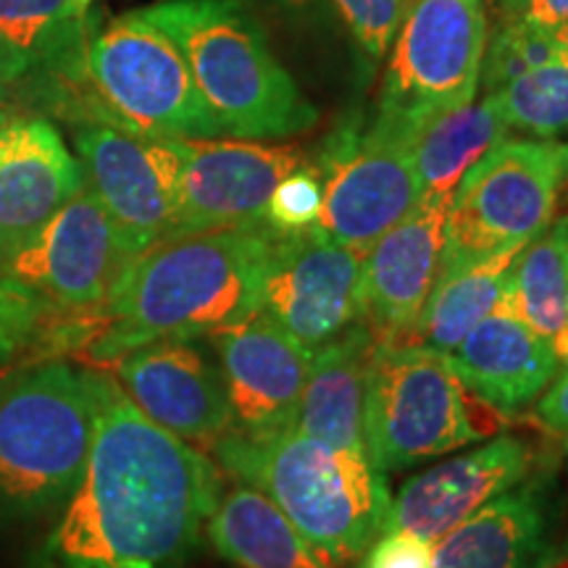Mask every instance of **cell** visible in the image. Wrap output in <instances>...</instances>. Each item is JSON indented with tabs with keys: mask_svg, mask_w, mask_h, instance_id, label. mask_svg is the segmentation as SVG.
<instances>
[{
	"mask_svg": "<svg viewBox=\"0 0 568 568\" xmlns=\"http://www.w3.org/2000/svg\"><path fill=\"white\" fill-rule=\"evenodd\" d=\"M516 253H497L471 266L439 274L408 343L432 347L443 355L450 353L481 318L503 305Z\"/></svg>",
	"mask_w": 568,
	"mask_h": 568,
	"instance_id": "obj_25",
	"label": "cell"
},
{
	"mask_svg": "<svg viewBox=\"0 0 568 568\" xmlns=\"http://www.w3.org/2000/svg\"><path fill=\"white\" fill-rule=\"evenodd\" d=\"M503 19H518L535 30L556 34L568 24V0H516Z\"/></svg>",
	"mask_w": 568,
	"mask_h": 568,
	"instance_id": "obj_35",
	"label": "cell"
},
{
	"mask_svg": "<svg viewBox=\"0 0 568 568\" xmlns=\"http://www.w3.org/2000/svg\"><path fill=\"white\" fill-rule=\"evenodd\" d=\"M535 422L568 439V364H560L550 385L535 400Z\"/></svg>",
	"mask_w": 568,
	"mask_h": 568,
	"instance_id": "obj_34",
	"label": "cell"
},
{
	"mask_svg": "<svg viewBox=\"0 0 568 568\" xmlns=\"http://www.w3.org/2000/svg\"><path fill=\"white\" fill-rule=\"evenodd\" d=\"M566 460H568V447H566Z\"/></svg>",
	"mask_w": 568,
	"mask_h": 568,
	"instance_id": "obj_43",
	"label": "cell"
},
{
	"mask_svg": "<svg viewBox=\"0 0 568 568\" xmlns=\"http://www.w3.org/2000/svg\"><path fill=\"white\" fill-rule=\"evenodd\" d=\"M500 308L542 337L560 364H568V272L552 224L516 253Z\"/></svg>",
	"mask_w": 568,
	"mask_h": 568,
	"instance_id": "obj_27",
	"label": "cell"
},
{
	"mask_svg": "<svg viewBox=\"0 0 568 568\" xmlns=\"http://www.w3.org/2000/svg\"><path fill=\"white\" fill-rule=\"evenodd\" d=\"M508 130L539 140L568 134V42L558 53L493 92Z\"/></svg>",
	"mask_w": 568,
	"mask_h": 568,
	"instance_id": "obj_29",
	"label": "cell"
},
{
	"mask_svg": "<svg viewBox=\"0 0 568 568\" xmlns=\"http://www.w3.org/2000/svg\"><path fill=\"white\" fill-rule=\"evenodd\" d=\"M82 166L61 132L42 116L0 126V266L77 195Z\"/></svg>",
	"mask_w": 568,
	"mask_h": 568,
	"instance_id": "obj_19",
	"label": "cell"
},
{
	"mask_svg": "<svg viewBox=\"0 0 568 568\" xmlns=\"http://www.w3.org/2000/svg\"><path fill=\"white\" fill-rule=\"evenodd\" d=\"M95 424L82 479L34 568H184L222 497V471L90 368Z\"/></svg>",
	"mask_w": 568,
	"mask_h": 568,
	"instance_id": "obj_1",
	"label": "cell"
},
{
	"mask_svg": "<svg viewBox=\"0 0 568 568\" xmlns=\"http://www.w3.org/2000/svg\"><path fill=\"white\" fill-rule=\"evenodd\" d=\"M385 71L379 113L416 134L477 98L487 48V0H416Z\"/></svg>",
	"mask_w": 568,
	"mask_h": 568,
	"instance_id": "obj_9",
	"label": "cell"
},
{
	"mask_svg": "<svg viewBox=\"0 0 568 568\" xmlns=\"http://www.w3.org/2000/svg\"><path fill=\"white\" fill-rule=\"evenodd\" d=\"M361 568H435V542L410 531H382L361 556Z\"/></svg>",
	"mask_w": 568,
	"mask_h": 568,
	"instance_id": "obj_33",
	"label": "cell"
},
{
	"mask_svg": "<svg viewBox=\"0 0 568 568\" xmlns=\"http://www.w3.org/2000/svg\"><path fill=\"white\" fill-rule=\"evenodd\" d=\"M130 258L101 201L82 184L51 222L0 266V276L32 290L53 308L77 314L105 301Z\"/></svg>",
	"mask_w": 568,
	"mask_h": 568,
	"instance_id": "obj_13",
	"label": "cell"
},
{
	"mask_svg": "<svg viewBox=\"0 0 568 568\" xmlns=\"http://www.w3.org/2000/svg\"><path fill=\"white\" fill-rule=\"evenodd\" d=\"M211 450L230 477L266 495L332 564H353L385 531L393 495L366 456L297 429H232Z\"/></svg>",
	"mask_w": 568,
	"mask_h": 568,
	"instance_id": "obj_3",
	"label": "cell"
},
{
	"mask_svg": "<svg viewBox=\"0 0 568 568\" xmlns=\"http://www.w3.org/2000/svg\"><path fill=\"white\" fill-rule=\"evenodd\" d=\"M361 261L364 253L318 226L274 232L261 276V311L314 353L364 316Z\"/></svg>",
	"mask_w": 568,
	"mask_h": 568,
	"instance_id": "obj_12",
	"label": "cell"
},
{
	"mask_svg": "<svg viewBox=\"0 0 568 568\" xmlns=\"http://www.w3.org/2000/svg\"><path fill=\"white\" fill-rule=\"evenodd\" d=\"M274 232L255 222L172 234L132 255L105 301L92 308L95 335L82 358L111 366L134 347L211 337L258 314Z\"/></svg>",
	"mask_w": 568,
	"mask_h": 568,
	"instance_id": "obj_2",
	"label": "cell"
},
{
	"mask_svg": "<svg viewBox=\"0 0 568 568\" xmlns=\"http://www.w3.org/2000/svg\"><path fill=\"white\" fill-rule=\"evenodd\" d=\"M92 424L90 368L55 358L0 376V518L32 521L69 500Z\"/></svg>",
	"mask_w": 568,
	"mask_h": 568,
	"instance_id": "obj_5",
	"label": "cell"
},
{
	"mask_svg": "<svg viewBox=\"0 0 568 568\" xmlns=\"http://www.w3.org/2000/svg\"><path fill=\"white\" fill-rule=\"evenodd\" d=\"M174 232L193 234L264 222L268 197L290 172L308 161L297 145L261 140H176Z\"/></svg>",
	"mask_w": 568,
	"mask_h": 568,
	"instance_id": "obj_14",
	"label": "cell"
},
{
	"mask_svg": "<svg viewBox=\"0 0 568 568\" xmlns=\"http://www.w3.org/2000/svg\"><path fill=\"white\" fill-rule=\"evenodd\" d=\"M324 205V182L311 161L276 184L268 197L264 222L276 232H301L318 222Z\"/></svg>",
	"mask_w": 568,
	"mask_h": 568,
	"instance_id": "obj_31",
	"label": "cell"
},
{
	"mask_svg": "<svg viewBox=\"0 0 568 568\" xmlns=\"http://www.w3.org/2000/svg\"><path fill=\"white\" fill-rule=\"evenodd\" d=\"M372 351V332L358 322L311 353L295 418L297 432L355 456H366L364 403Z\"/></svg>",
	"mask_w": 568,
	"mask_h": 568,
	"instance_id": "obj_23",
	"label": "cell"
},
{
	"mask_svg": "<svg viewBox=\"0 0 568 568\" xmlns=\"http://www.w3.org/2000/svg\"><path fill=\"white\" fill-rule=\"evenodd\" d=\"M514 3H516V0H497V6H500L503 13H508L510 9H514Z\"/></svg>",
	"mask_w": 568,
	"mask_h": 568,
	"instance_id": "obj_40",
	"label": "cell"
},
{
	"mask_svg": "<svg viewBox=\"0 0 568 568\" xmlns=\"http://www.w3.org/2000/svg\"><path fill=\"white\" fill-rule=\"evenodd\" d=\"M506 418L458 379L443 353L416 343H374L364 447L379 474L489 439Z\"/></svg>",
	"mask_w": 568,
	"mask_h": 568,
	"instance_id": "obj_6",
	"label": "cell"
},
{
	"mask_svg": "<svg viewBox=\"0 0 568 568\" xmlns=\"http://www.w3.org/2000/svg\"><path fill=\"white\" fill-rule=\"evenodd\" d=\"M234 429L245 435L295 429L311 351L264 311L211 335Z\"/></svg>",
	"mask_w": 568,
	"mask_h": 568,
	"instance_id": "obj_17",
	"label": "cell"
},
{
	"mask_svg": "<svg viewBox=\"0 0 568 568\" xmlns=\"http://www.w3.org/2000/svg\"><path fill=\"white\" fill-rule=\"evenodd\" d=\"M84 184L101 201L126 253L172 237L180 180L176 140H153L105 122L71 124Z\"/></svg>",
	"mask_w": 568,
	"mask_h": 568,
	"instance_id": "obj_11",
	"label": "cell"
},
{
	"mask_svg": "<svg viewBox=\"0 0 568 568\" xmlns=\"http://www.w3.org/2000/svg\"><path fill=\"white\" fill-rule=\"evenodd\" d=\"M560 40L556 34L535 30L518 19H503L493 40H487L485 61H481L479 84L485 92L500 90L516 77L527 74L558 53Z\"/></svg>",
	"mask_w": 568,
	"mask_h": 568,
	"instance_id": "obj_30",
	"label": "cell"
},
{
	"mask_svg": "<svg viewBox=\"0 0 568 568\" xmlns=\"http://www.w3.org/2000/svg\"><path fill=\"white\" fill-rule=\"evenodd\" d=\"M284 6H290V9H305V6H311L314 0H282Z\"/></svg>",
	"mask_w": 568,
	"mask_h": 568,
	"instance_id": "obj_38",
	"label": "cell"
},
{
	"mask_svg": "<svg viewBox=\"0 0 568 568\" xmlns=\"http://www.w3.org/2000/svg\"><path fill=\"white\" fill-rule=\"evenodd\" d=\"M568 187V142L506 138L458 182L447 205L439 274L521 251L552 224Z\"/></svg>",
	"mask_w": 568,
	"mask_h": 568,
	"instance_id": "obj_7",
	"label": "cell"
},
{
	"mask_svg": "<svg viewBox=\"0 0 568 568\" xmlns=\"http://www.w3.org/2000/svg\"><path fill=\"white\" fill-rule=\"evenodd\" d=\"M556 38H558L560 42H568V24L564 27V30H558V32H556Z\"/></svg>",
	"mask_w": 568,
	"mask_h": 568,
	"instance_id": "obj_41",
	"label": "cell"
},
{
	"mask_svg": "<svg viewBox=\"0 0 568 568\" xmlns=\"http://www.w3.org/2000/svg\"><path fill=\"white\" fill-rule=\"evenodd\" d=\"M6 122V105H3V95H0V126Z\"/></svg>",
	"mask_w": 568,
	"mask_h": 568,
	"instance_id": "obj_42",
	"label": "cell"
},
{
	"mask_svg": "<svg viewBox=\"0 0 568 568\" xmlns=\"http://www.w3.org/2000/svg\"><path fill=\"white\" fill-rule=\"evenodd\" d=\"M445 358L458 379L503 416L529 408L560 368L550 345L503 308L481 318Z\"/></svg>",
	"mask_w": 568,
	"mask_h": 568,
	"instance_id": "obj_21",
	"label": "cell"
},
{
	"mask_svg": "<svg viewBox=\"0 0 568 568\" xmlns=\"http://www.w3.org/2000/svg\"><path fill=\"white\" fill-rule=\"evenodd\" d=\"M205 535L234 568H343L322 556L266 495L245 485L222 493Z\"/></svg>",
	"mask_w": 568,
	"mask_h": 568,
	"instance_id": "obj_24",
	"label": "cell"
},
{
	"mask_svg": "<svg viewBox=\"0 0 568 568\" xmlns=\"http://www.w3.org/2000/svg\"><path fill=\"white\" fill-rule=\"evenodd\" d=\"M558 514L545 479L529 477L435 542V568H552Z\"/></svg>",
	"mask_w": 568,
	"mask_h": 568,
	"instance_id": "obj_20",
	"label": "cell"
},
{
	"mask_svg": "<svg viewBox=\"0 0 568 568\" xmlns=\"http://www.w3.org/2000/svg\"><path fill=\"white\" fill-rule=\"evenodd\" d=\"M552 230H556L558 240H560V247H564V258H566V272H568V213L566 216H560L558 222H552Z\"/></svg>",
	"mask_w": 568,
	"mask_h": 568,
	"instance_id": "obj_36",
	"label": "cell"
},
{
	"mask_svg": "<svg viewBox=\"0 0 568 568\" xmlns=\"http://www.w3.org/2000/svg\"><path fill=\"white\" fill-rule=\"evenodd\" d=\"M535 468L527 439L500 435L464 456L410 477L389 503L385 531H410L437 542L474 510L524 481Z\"/></svg>",
	"mask_w": 568,
	"mask_h": 568,
	"instance_id": "obj_18",
	"label": "cell"
},
{
	"mask_svg": "<svg viewBox=\"0 0 568 568\" xmlns=\"http://www.w3.org/2000/svg\"><path fill=\"white\" fill-rule=\"evenodd\" d=\"M552 568H568V542L564 545V550H560V556Z\"/></svg>",
	"mask_w": 568,
	"mask_h": 568,
	"instance_id": "obj_37",
	"label": "cell"
},
{
	"mask_svg": "<svg viewBox=\"0 0 568 568\" xmlns=\"http://www.w3.org/2000/svg\"><path fill=\"white\" fill-rule=\"evenodd\" d=\"M111 366L134 406L184 443L211 450L234 429L222 372L193 339L148 343Z\"/></svg>",
	"mask_w": 568,
	"mask_h": 568,
	"instance_id": "obj_15",
	"label": "cell"
},
{
	"mask_svg": "<svg viewBox=\"0 0 568 568\" xmlns=\"http://www.w3.org/2000/svg\"><path fill=\"white\" fill-rule=\"evenodd\" d=\"M508 132L493 92H485L479 103L471 101L426 124L414 151L422 195L456 193L468 169L506 140Z\"/></svg>",
	"mask_w": 568,
	"mask_h": 568,
	"instance_id": "obj_26",
	"label": "cell"
},
{
	"mask_svg": "<svg viewBox=\"0 0 568 568\" xmlns=\"http://www.w3.org/2000/svg\"><path fill=\"white\" fill-rule=\"evenodd\" d=\"M416 140L414 130L385 113H376L368 126L355 122L332 132L311 161L324 182V205L314 226L361 253L393 230L422 197Z\"/></svg>",
	"mask_w": 568,
	"mask_h": 568,
	"instance_id": "obj_10",
	"label": "cell"
},
{
	"mask_svg": "<svg viewBox=\"0 0 568 568\" xmlns=\"http://www.w3.org/2000/svg\"><path fill=\"white\" fill-rule=\"evenodd\" d=\"M90 3H92V0H74L77 11H80V13H88V9H90Z\"/></svg>",
	"mask_w": 568,
	"mask_h": 568,
	"instance_id": "obj_39",
	"label": "cell"
},
{
	"mask_svg": "<svg viewBox=\"0 0 568 568\" xmlns=\"http://www.w3.org/2000/svg\"><path fill=\"white\" fill-rule=\"evenodd\" d=\"M90 343L84 311L53 308L32 290L0 276V366L82 355Z\"/></svg>",
	"mask_w": 568,
	"mask_h": 568,
	"instance_id": "obj_28",
	"label": "cell"
},
{
	"mask_svg": "<svg viewBox=\"0 0 568 568\" xmlns=\"http://www.w3.org/2000/svg\"><path fill=\"white\" fill-rule=\"evenodd\" d=\"M90 32L74 0H0V82L34 80L48 95L88 84Z\"/></svg>",
	"mask_w": 568,
	"mask_h": 568,
	"instance_id": "obj_22",
	"label": "cell"
},
{
	"mask_svg": "<svg viewBox=\"0 0 568 568\" xmlns=\"http://www.w3.org/2000/svg\"><path fill=\"white\" fill-rule=\"evenodd\" d=\"M332 3L337 6L355 42L372 59H382L389 51L408 11V0H332Z\"/></svg>",
	"mask_w": 568,
	"mask_h": 568,
	"instance_id": "obj_32",
	"label": "cell"
},
{
	"mask_svg": "<svg viewBox=\"0 0 568 568\" xmlns=\"http://www.w3.org/2000/svg\"><path fill=\"white\" fill-rule=\"evenodd\" d=\"M140 13L176 42L226 138L287 140L316 126V105L274 55L247 0H166Z\"/></svg>",
	"mask_w": 568,
	"mask_h": 568,
	"instance_id": "obj_4",
	"label": "cell"
},
{
	"mask_svg": "<svg viewBox=\"0 0 568 568\" xmlns=\"http://www.w3.org/2000/svg\"><path fill=\"white\" fill-rule=\"evenodd\" d=\"M453 195H422L393 230L364 251L361 324L374 343H408L426 297L435 287Z\"/></svg>",
	"mask_w": 568,
	"mask_h": 568,
	"instance_id": "obj_16",
	"label": "cell"
},
{
	"mask_svg": "<svg viewBox=\"0 0 568 568\" xmlns=\"http://www.w3.org/2000/svg\"><path fill=\"white\" fill-rule=\"evenodd\" d=\"M84 74L105 124L153 140L222 138L176 42L140 11L90 32Z\"/></svg>",
	"mask_w": 568,
	"mask_h": 568,
	"instance_id": "obj_8",
	"label": "cell"
}]
</instances>
